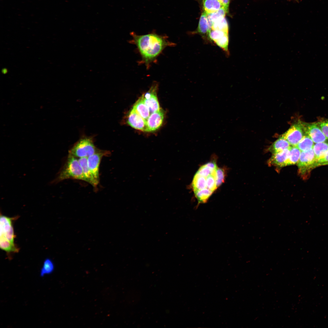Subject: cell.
Returning <instances> with one entry per match:
<instances>
[{"label": "cell", "instance_id": "obj_2", "mask_svg": "<svg viewBox=\"0 0 328 328\" xmlns=\"http://www.w3.org/2000/svg\"><path fill=\"white\" fill-rule=\"evenodd\" d=\"M15 218L1 215L0 219V247L8 254L16 252L18 247L14 243L15 237L12 221Z\"/></svg>", "mask_w": 328, "mask_h": 328}, {"label": "cell", "instance_id": "obj_28", "mask_svg": "<svg viewBox=\"0 0 328 328\" xmlns=\"http://www.w3.org/2000/svg\"><path fill=\"white\" fill-rule=\"evenodd\" d=\"M317 124L327 139H328V119L321 120Z\"/></svg>", "mask_w": 328, "mask_h": 328}, {"label": "cell", "instance_id": "obj_30", "mask_svg": "<svg viewBox=\"0 0 328 328\" xmlns=\"http://www.w3.org/2000/svg\"><path fill=\"white\" fill-rule=\"evenodd\" d=\"M328 165V150L325 153L322 157L317 159V166L321 165Z\"/></svg>", "mask_w": 328, "mask_h": 328}, {"label": "cell", "instance_id": "obj_26", "mask_svg": "<svg viewBox=\"0 0 328 328\" xmlns=\"http://www.w3.org/2000/svg\"><path fill=\"white\" fill-rule=\"evenodd\" d=\"M207 187L213 192L217 188L216 180V173L206 177Z\"/></svg>", "mask_w": 328, "mask_h": 328}, {"label": "cell", "instance_id": "obj_12", "mask_svg": "<svg viewBox=\"0 0 328 328\" xmlns=\"http://www.w3.org/2000/svg\"><path fill=\"white\" fill-rule=\"evenodd\" d=\"M211 30L207 14L203 11L200 16L197 28L193 34H199L205 42L211 43L209 38V33Z\"/></svg>", "mask_w": 328, "mask_h": 328}, {"label": "cell", "instance_id": "obj_27", "mask_svg": "<svg viewBox=\"0 0 328 328\" xmlns=\"http://www.w3.org/2000/svg\"><path fill=\"white\" fill-rule=\"evenodd\" d=\"M224 178L225 174L224 170L217 167L216 171V180L217 187L224 182Z\"/></svg>", "mask_w": 328, "mask_h": 328}, {"label": "cell", "instance_id": "obj_9", "mask_svg": "<svg viewBox=\"0 0 328 328\" xmlns=\"http://www.w3.org/2000/svg\"><path fill=\"white\" fill-rule=\"evenodd\" d=\"M305 135L309 136L315 143L324 142L326 140L317 123H307L302 122Z\"/></svg>", "mask_w": 328, "mask_h": 328}, {"label": "cell", "instance_id": "obj_16", "mask_svg": "<svg viewBox=\"0 0 328 328\" xmlns=\"http://www.w3.org/2000/svg\"><path fill=\"white\" fill-rule=\"evenodd\" d=\"M202 1L203 11L207 14L214 12L223 7L218 0H202Z\"/></svg>", "mask_w": 328, "mask_h": 328}, {"label": "cell", "instance_id": "obj_14", "mask_svg": "<svg viewBox=\"0 0 328 328\" xmlns=\"http://www.w3.org/2000/svg\"><path fill=\"white\" fill-rule=\"evenodd\" d=\"M87 158H80L78 160L82 168L84 174L87 180V182L93 186L96 187L99 183L97 181L88 168L87 163Z\"/></svg>", "mask_w": 328, "mask_h": 328}, {"label": "cell", "instance_id": "obj_20", "mask_svg": "<svg viewBox=\"0 0 328 328\" xmlns=\"http://www.w3.org/2000/svg\"><path fill=\"white\" fill-rule=\"evenodd\" d=\"M192 185L193 190H200L207 188L206 177L196 173L193 178Z\"/></svg>", "mask_w": 328, "mask_h": 328}, {"label": "cell", "instance_id": "obj_23", "mask_svg": "<svg viewBox=\"0 0 328 328\" xmlns=\"http://www.w3.org/2000/svg\"><path fill=\"white\" fill-rule=\"evenodd\" d=\"M54 269V265L53 261L49 258H46L44 261L41 268L40 275L43 277L46 275L51 274Z\"/></svg>", "mask_w": 328, "mask_h": 328}, {"label": "cell", "instance_id": "obj_11", "mask_svg": "<svg viewBox=\"0 0 328 328\" xmlns=\"http://www.w3.org/2000/svg\"><path fill=\"white\" fill-rule=\"evenodd\" d=\"M164 113L161 108L151 114L146 120L148 132H153L158 129L162 124Z\"/></svg>", "mask_w": 328, "mask_h": 328}, {"label": "cell", "instance_id": "obj_17", "mask_svg": "<svg viewBox=\"0 0 328 328\" xmlns=\"http://www.w3.org/2000/svg\"><path fill=\"white\" fill-rule=\"evenodd\" d=\"M290 146L288 142L281 136L270 146L269 151L273 154L289 149Z\"/></svg>", "mask_w": 328, "mask_h": 328}, {"label": "cell", "instance_id": "obj_29", "mask_svg": "<svg viewBox=\"0 0 328 328\" xmlns=\"http://www.w3.org/2000/svg\"><path fill=\"white\" fill-rule=\"evenodd\" d=\"M216 171L214 172H212L205 164L200 167L196 173L201 175L207 177L210 174L214 173Z\"/></svg>", "mask_w": 328, "mask_h": 328}, {"label": "cell", "instance_id": "obj_15", "mask_svg": "<svg viewBox=\"0 0 328 328\" xmlns=\"http://www.w3.org/2000/svg\"><path fill=\"white\" fill-rule=\"evenodd\" d=\"M132 108L145 120L150 115L149 109L144 102L142 95L136 101Z\"/></svg>", "mask_w": 328, "mask_h": 328}, {"label": "cell", "instance_id": "obj_6", "mask_svg": "<svg viewBox=\"0 0 328 328\" xmlns=\"http://www.w3.org/2000/svg\"><path fill=\"white\" fill-rule=\"evenodd\" d=\"M304 135L302 122L299 121L293 125L282 136L291 146H296Z\"/></svg>", "mask_w": 328, "mask_h": 328}, {"label": "cell", "instance_id": "obj_4", "mask_svg": "<svg viewBox=\"0 0 328 328\" xmlns=\"http://www.w3.org/2000/svg\"><path fill=\"white\" fill-rule=\"evenodd\" d=\"M99 149L95 146L93 138L84 137L78 140L69 151V154L79 158L88 157Z\"/></svg>", "mask_w": 328, "mask_h": 328}, {"label": "cell", "instance_id": "obj_25", "mask_svg": "<svg viewBox=\"0 0 328 328\" xmlns=\"http://www.w3.org/2000/svg\"><path fill=\"white\" fill-rule=\"evenodd\" d=\"M227 13V12L223 7L214 12L207 14L209 26L211 29L213 23L220 18L225 17Z\"/></svg>", "mask_w": 328, "mask_h": 328}, {"label": "cell", "instance_id": "obj_5", "mask_svg": "<svg viewBox=\"0 0 328 328\" xmlns=\"http://www.w3.org/2000/svg\"><path fill=\"white\" fill-rule=\"evenodd\" d=\"M317 161L313 148L302 152L297 162L299 175L304 179L308 177L311 170L317 166Z\"/></svg>", "mask_w": 328, "mask_h": 328}, {"label": "cell", "instance_id": "obj_21", "mask_svg": "<svg viewBox=\"0 0 328 328\" xmlns=\"http://www.w3.org/2000/svg\"><path fill=\"white\" fill-rule=\"evenodd\" d=\"M211 30L221 31L229 33L228 24L225 17L214 22L212 23Z\"/></svg>", "mask_w": 328, "mask_h": 328}, {"label": "cell", "instance_id": "obj_19", "mask_svg": "<svg viewBox=\"0 0 328 328\" xmlns=\"http://www.w3.org/2000/svg\"><path fill=\"white\" fill-rule=\"evenodd\" d=\"M289 150L287 166L293 165L297 163L301 153V151L296 146H291Z\"/></svg>", "mask_w": 328, "mask_h": 328}, {"label": "cell", "instance_id": "obj_31", "mask_svg": "<svg viewBox=\"0 0 328 328\" xmlns=\"http://www.w3.org/2000/svg\"><path fill=\"white\" fill-rule=\"evenodd\" d=\"M222 4L224 8L227 13L228 12L229 7L231 0H218Z\"/></svg>", "mask_w": 328, "mask_h": 328}, {"label": "cell", "instance_id": "obj_1", "mask_svg": "<svg viewBox=\"0 0 328 328\" xmlns=\"http://www.w3.org/2000/svg\"><path fill=\"white\" fill-rule=\"evenodd\" d=\"M132 42L137 46L142 58V61L147 68L155 61L163 50L168 46L175 45L165 36L155 33L138 35L133 32Z\"/></svg>", "mask_w": 328, "mask_h": 328}, {"label": "cell", "instance_id": "obj_7", "mask_svg": "<svg viewBox=\"0 0 328 328\" xmlns=\"http://www.w3.org/2000/svg\"><path fill=\"white\" fill-rule=\"evenodd\" d=\"M109 151L99 149L94 154L87 158V163L89 168L96 180L99 182V168L102 158L109 155Z\"/></svg>", "mask_w": 328, "mask_h": 328}, {"label": "cell", "instance_id": "obj_24", "mask_svg": "<svg viewBox=\"0 0 328 328\" xmlns=\"http://www.w3.org/2000/svg\"><path fill=\"white\" fill-rule=\"evenodd\" d=\"M313 149L317 159L321 158L328 150V144L324 142L316 143L314 145Z\"/></svg>", "mask_w": 328, "mask_h": 328}, {"label": "cell", "instance_id": "obj_10", "mask_svg": "<svg viewBox=\"0 0 328 328\" xmlns=\"http://www.w3.org/2000/svg\"><path fill=\"white\" fill-rule=\"evenodd\" d=\"M127 123L136 129L148 132L146 120L142 117L133 108L128 114Z\"/></svg>", "mask_w": 328, "mask_h": 328}, {"label": "cell", "instance_id": "obj_22", "mask_svg": "<svg viewBox=\"0 0 328 328\" xmlns=\"http://www.w3.org/2000/svg\"><path fill=\"white\" fill-rule=\"evenodd\" d=\"M314 142L308 136L305 135L296 146L301 151H305L313 148Z\"/></svg>", "mask_w": 328, "mask_h": 328}, {"label": "cell", "instance_id": "obj_8", "mask_svg": "<svg viewBox=\"0 0 328 328\" xmlns=\"http://www.w3.org/2000/svg\"><path fill=\"white\" fill-rule=\"evenodd\" d=\"M158 86L157 83H155L147 92L142 95L144 102L149 109L150 114L161 108L157 96Z\"/></svg>", "mask_w": 328, "mask_h": 328}, {"label": "cell", "instance_id": "obj_3", "mask_svg": "<svg viewBox=\"0 0 328 328\" xmlns=\"http://www.w3.org/2000/svg\"><path fill=\"white\" fill-rule=\"evenodd\" d=\"M69 179L80 180L87 182L78 160L74 156L68 154L65 163L52 183H56Z\"/></svg>", "mask_w": 328, "mask_h": 328}, {"label": "cell", "instance_id": "obj_18", "mask_svg": "<svg viewBox=\"0 0 328 328\" xmlns=\"http://www.w3.org/2000/svg\"><path fill=\"white\" fill-rule=\"evenodd\" d=\"M193 190L195 196L197 199L199 203L206 202L213 192L207 188Z\"/></svg>", "mask_w": 328, "mask_h": 328}, {"label": "cell", "instance_id": "obj_13", "mask_svg": "<svg viewBox=\"0 0 328 328\" xmlns=\"http://www.w3.org/2000/svg\"><path fill=\"white\" fill-rule=\"evenodd\" d=\"M289 154V149L273 153L268 160V164L269 165L279 167L287 166Z\"/></svg>", "mask_w": 328, "mask_h": 328}]
</instances>
